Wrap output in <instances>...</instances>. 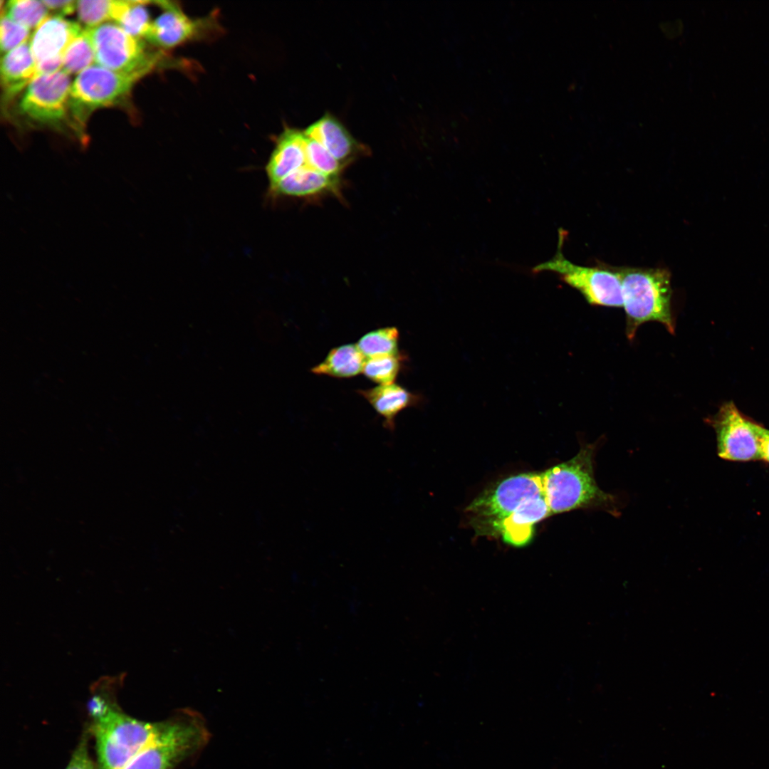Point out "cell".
<instances>
[{"label":"cell","instance_id":"1","mask_svg":"<svg viewBox=\"0 0 769 769\" xmlns=\"http://www.w3.org/2000/svg\"><path fill=\"white\" fill-rule=\"evenodd\" d=\"M617 268L622 281L627 338L632 340L638 328L651 321L674 333L670 272L664 268Z\"/></svg>","mask_w":769,"mask_h":769},{"label":"cell","instance_id":"2","mask_svg":"<svg viewBox=\"0 0 769 769\" xmlns=\"http://www.w3.org/2000/svg\"><path fill=\"white\" fill-rule=\"evenodd\" d=\"M99 769H122L160 731L164 721L134 718L108 704L91 715Z\"/></svg>","mask_w":769,"mask_h":769},{"label":"cell","instance_id":"3","mask_svg":"<svg viewBox=\"0 0 769 769\" xmlns=\"http://www.w3.org/2000/svg\"><path fill=\"white\" fill-rule=\"evenodd\" d=\"M592 449L586 446L573 458L540 473L543 493L551 513L600 506L610 496L597 486Z\"/></svg>","mask_w":769,"mask_h":769},{"label":"cell","instance_id":"4","mask_svg":"<svg viewBox=\"0 0 769 769\" xmlns=\"http://www.w3.org/2000/svg\"><path fill=\"white\" fill-rule=\"evenodd\" d=\"M209 737L199 714L182 711L164 721L157 735L122 769H174L201 750Z\"/></svg>","mask_w":769,"mask_h":769},{"label":"cell","instance_id":"5","mask_svg":"<svg viewBox=\"0 0 769 769\" xmlns=\"http://www.w3.org/2000/svg\"><path fill=\"white\" fill-rule=\"evenodd\" d=\"M544 495L541 474L511 476L476 498L466 508L478 533L498 535L502 522L530 498Z\"/></svg>","mask_w":769,"mask_h":769},{"label":"cell","instance_id":"6","mask_svg":"<svg viewBox=\"0 0 769 769\" xmlns=\"http://www.w3.org/2000/svg\"><path fill=\"white\" fill-rule=\"evenodd\" d=\"M141 77L117 73L98 65L80 73L70 91V114L78 132H82L81 127L94 110L124 103Z\"/></svg>","mask_w":769,"mask_h":769},{"label":"cell","instance_id":"7","mask_svg":"<svg viewBox=\"0 0 769 769\" xmlns=\"http://www.w3.org/2000/svg\"><path fill=\"white\" fill-rule=\"evenodd\" d=\"M562 235L560 234L559 246L554 257L537 266L534 271L559 273L566 283L578 291L592 305L622 307V281L617 268L604 265L588 267L572 263L562 253L564 239Z\"/></svg>","mask_w":769,"mask_h":769},{"label":"cell","instance_id":"8","mask_svg":"<svg viewBox=\"0 0 769 769\" xmlns=\"http://www.w3.org/2000/svg\"><path fill=\"white\" fill-rule=\"evenodd\" d=\"M93 43L95 62L108 70L143 76L157 62L142 39L126 33L117 23L107 22L86 28Z\"/></svg>","mask_w":769,"mask_h":769},{"label":"cell","instance_id":"9","mask_svg":"<svg viewBox=\"0 0 769 769\" xmlns=\"http://www.w3.org/2000/svg\"><path fill=\"white\" fill-rule=\"evenodd\" d=\"M70 88L69 76L62 70L39 75L26 87L19 112L32 122L57 127L70 114Z\"/></svg>","mask_w":769,"mask_h":769},{"label":"cell","instance_id":"10","mask_svg":"<svg viewBox=\"0 0 769 769\" xmlns=\"http://www.w3.org/2000/svg\"><path fill=\"white\" fill-rule=\"evenodd\" d=\"M711 422L721 458L742 461L760 459V425L745 417L733 402L724 404Z\"/></svg>","mask_w":769,"mask_h":769},{"label":"cell","instance_id":"11","mask_svg":"<svg viewBox=\"0 0 769 769\" xmlns=\"http://www.w3.org/2000/svg\"><path fill=\"white\" fill-rule=\"evenodd\" d=\"M162 12L152 21L145 38L154 46L170 48L179 46L198 33L204 21L187 16L179 6L169 1H159Z\"/></svg>","mask_w":769,"mask_h":769},{"label":"cell","instance_id":"12","mask_svg":"<svg viewBox=\"0 0 769 769\" xmlns=\"http://www.w3.org/2000/svg\"><path fill=\"white\" fill-rule=\"evenodd\" d=\"M81 31L77 23L58 16L48 17L35 29L29 42L36 64L61 58L70 43Z\"/></svg>","mask_w":769,"mask_h":769},{"label":"cell","instance_id":"13","mask_svg":"<svg viewBox=\"0 0 769 769\" xmlns=\"http://www.w3.org/2000/svg\"><path fill=\"white\" fill-rule=\"evenodd\" d=\"M304 133L320 143L345 167L366 151L365 146L330 114L324 115L310 125Z\"/></svg>","mask_w":769,"mask_h":769},{"label":"cell","instance_id":"14","mask_svg":"<svg viewBox=\"0 0 769 769\" xmlns=\"http://www.w3.org/2000/svg\"><path fill=\"white\" fill-rule=\"evenodd\" d=\"M305 135L288 128L279 136L266 171L270 187L293 172L306 166Z\"/></svg>","mask_w":769,"mask_h":769},{"label":"cell","instance_id":"15","mask_svg":"<svg viewBox=\"0 0 769 769\" xmlns=\"http://www.w3.org/2000/svg\"><path fill=\"white\" fill-rule=\"evenodd\" d=\"M551 514L544 495L533 497L502 522L498 535L509 545L523 547L530 541L534 525Z\"/></svg>","mask_w":769,"mask_h":769},{"label":"cell","instance_id":"16","mask_svg":"<svg viewBox=\"0 0 769 769\" xmlns=\"http://www.w3.org/2000/svg\"><path fill=\"white\" fill-rule=\"evenodd\" d=\"M357 392L384 418L383 426L391 431L395 428V418L398 414L406 408L421 404L423 399L421 394L395 383L379 384Z\"/></svg>","mask_w":769,"mask_h":769},{"label":"cell","instance_id":"17","mask_svg":"<svg viewBox=\"0 0 769 769\" xmlns=\"http://www.w3.org/2000/svg\"><path fill=\"white\" fill-rule=\"evenodd\" d=\"M273 194L294 197H313L340 194V179L303 167L270 187Z\"/></svg>","mask_w":769,"mask_h":769},{"label":"cell","instance_id":"18","mask_svg":"<svg viewBox=\"0 0 769 769\" xmlns=\"http://www.w3.org/2000/svg\"><path fill=\"white\" fill-rule=\"evenodd\" d=\"M36 76V63L28 41L2 57L1 78L6 99L13 98Z\"/></svg>","mask_w":769,"mask_h":769},{"label":"cell","instance_id":"19","mask_svg":"<svg viewBox=\"0 0 769 769\" xmlns=\"http://www.w3.org/2000/svg\"><path fill=\"white\" fill-rule=\"evenodd\" d=\"M365 360L356 344H345L330 350L310 371L318 375L350 378L362 372Z\"/></svg>","mask_w":769,"mask_h":769},{"label":"cell","instance_id":"20","mask_svg":"<svg viewBox=\"0 0 769 769\" xmlns=\"http://www.w3.org/2000/svg\"><path fill=\"white\" fill-rule=\"evenodd\" d=\"M399 332L396 327L380 328L362 335L357 346L366 359L399 354Z\"/></svg>","mask_w":769,"mask_h":769},{"label":"cell","instance_id":"21","mask_svg":"<svg viewBox=\"0 0 769 769\" xmlns=\"http://www.w3.org/2000/svg\"><path fill=\"white\" fill-rule=\"evenodd\" d=\"M62 70L69 74L81 73L95 62V51L85 29L70 43L63 56Z\"/></svg>","mask_w":769,"mask_h":769},{"label":"cell","instance_id":"22","mask_svg":"<svg viewBox=\"0 0 769 769\" xmlns=\"http://www.w3.org/2000/svg\"><path fill=\"white\" fill-rule=\"evenodd\" d=\"M406 357L402 352L366 359L362 373L371 381L379 384L394 383L402 370Z\"/></svg>","mask_w":769,"mask_h":769},{"label":"cell","instance_id":"23","mask_svg":"<svg viewBox=\"0 0 769 769\" xmlns=\"http://www.w3.org/2000/svg\"><path fill=\"white\" fill-rule=\"evenodd\" d=\"M48 14L42 1L11 0L5 5V15L28 29H36L48 18Z\"/></svg>","mask_w":769,"mask_h":769},{"label":"cell","instance_id":"24","mask_svg":"<svg viewBox=\"0 0 769 769\" xmlns=\"http://www.w3.org/2000/svg\"><path fill=\"white\" fill-rule=\"evenodd\" d=\"M119 1L97 0L78 1L76 11L80 23L86 28H93L108 21H115L117 12Z\"/></svg>","mask_w":769,"mask_h":769},{"label":"cell","instance_id":"25","mask_svg":"<svg viewBox=\"0 0 769 769\" xmlns=\"http://www.w3.org/2000/svg\"><path fill=\"white\" fill-rule=\"evenodd\" d=\"M149 3L147 1H129L116 23L132 36L139 39L145 38L152 21L147 7Z\"/></svg>","mask_w":769,"mask_h":769},{"label":"cell","instance_id":"26","mask_svg":"<svg viewBox=\"0 0 769 769\" xmlns=\"http://www.w3.org/2000/svg\"><path fill=\"white\" fill-rule=\"evenodd\" d=\"M305 152L308 167L324 174L340 177L345 166L320 143L307 135H305Z\"/></svg>","mask_w":769,"mask_h":769},{"label":"cell","instance_id":"27","mask_svg":"<svg viewBox=\"0 0 769 769\" xmlns=\"http://www.w3.org/2000/svg\"><path fill=\"white\" fill-rule=\"evenodd\" d=\"M0 31L1 51L5 53L26 43L29 36V29L4 14H1Z\"/></svg>","mask_w":769,"mask_h":769},{"label":"cell","instance_id":"28","mask_svg":"<svg viewBox=\"0 0 769 769\" xmlns=\"http://www.w3.org/2000/svg\"><path fill=\"white\" fill-rule=\"evenodd\" d=\"M88 735V730L85 731L65 769H99L89 754Z\"/></svg>","mask_w":769,"mask_h":769},{"label":"cell","instance_id":"29","mask_svg":"<svg viewBox=\"0 0 769 769\" xmlns=\"http://www.w3.org/2000/svg\"><path fill=\"white\" fill-rule=\"evenodd\" d=\"M48 11L54 12L56 16H61L68 15L76 9L77 1L73 0L42 1Z\"/></svg>","mask_w":769,"mask_h":769},{"label":"cell","instance_id":"30","mask_svg":"<svg viewBox=\"0 0 769 769\" xmlns=\"http://www.w3.org/2000/svg\"><path fill=\"white\" fill-rule=\"evenodd\" d=\"M758 434L760 459L769 463V430L760 426Z\"/></svg>","mask_w":769,"mask_h":769}]
</instances>
